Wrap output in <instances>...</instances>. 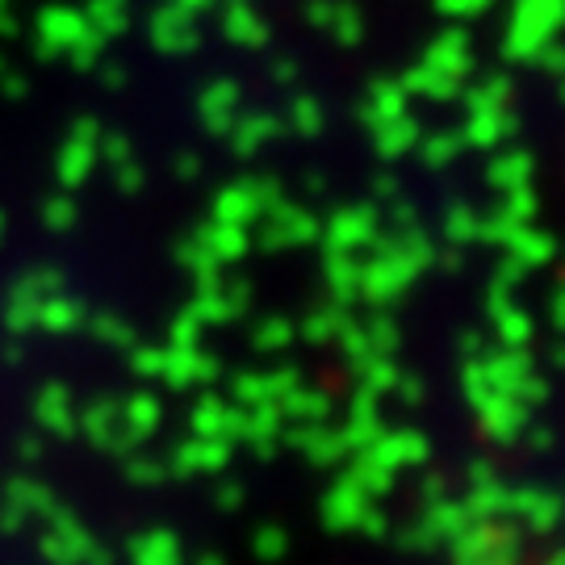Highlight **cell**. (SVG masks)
I'll list each match as a JSON object with an SVG mask.
<instances>
[]
</instances>
